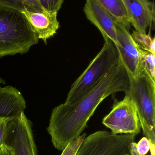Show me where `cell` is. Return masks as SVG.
Listing matches in <instances>:
<instances>
[{
    "mask_svg": "<svg viewBox=\"0 0 155 155\" xmlns=\"http://www.w3.org/2000/svg\"><path fill=\"white\" fill-rule=\"evenodd\" d=\"M12 118L0 117V148L3 143L4 138L8 122Z\"/></svg>",
    "mask_w": 155,
    "mask_h": 155,
    "instance_id": "cell-20",
    "label": "cell"
},
{
    "mask_svg": "<svg viewBox=\"0 0 155 155\" xmlns=\"http://www.w3.org/2000/svg\"><path fill=\"white\" fill-rule=\"evenodd\" d=\"M132 38L138 48L155 54V38L149 34H143L137 31H133L131 34Z\"/></svg>",
    "mask_w": 155,
    "mask_h": 155,
    "instance_id": "cell-16",
    "label": "cell"
},
{
    "mask_svg": "<svg viewBox=\"0 0 155 155\" xmlns=\"http://www.w3.org/2000/svg\"><path fill=\"white\" fill-rule=\"evenodd\" d=\"M44 10L58 13L62 7L64 0H39Z\"/></svg>",
    "mask_w": 155,
    "mask_h": 155,
    "instance_id": "cell-18",
    "label": "cell"
},
{
    "mask_svg": "<svg viewBox=\"0 0 155 155\" xmlns=\"http://www.w3.org/2000/svg\"><path fill=\"white\" fill-rule=\"evenodd\" d=\"M123 99L116 102L111 112L106 116L103 124L114 134L135 135L141 132V124L135 103L127 93Z\"/></svg>",
    "mask_w": 155,
    "mask_h": 155,
    "instance_id": "cell-6",
    "label": "cell"
},
{
    "mask_svg": "<svg viewBox=\"0 0 155 155\" xmlns=\"http://www.w3.org/2000/svg\"><path fill=\"white\" fill-rule=\"evenodd\" d=\"M126 93L134 101L143 134L155 145V81L139 71L136 78H129Z\"/></svg>",
    "mask_w": 155,
    "mask_h": 155,
    "instance_id": "cell-4",
    "label": "cell"
},
{
    "mask_svg": "<svg viewBox=\"0 0 155 155\" xmlns=\"http://www.w3.org/2000/svg\"><path fill=\"white\" fill-rule=\"evenodd\" d=\"M0 155H12L11 149L4 143L0 148Z\"/></svg>",
    "mask_w": 155,
    "mask_h": 155,
    "instance_id": "cell-21",
    "label": "cell"
},
{
    "mask_svg": "<svg viewBox=\"0 0 155 155\" xmlns=\"http://www.w3.org/2000/svg\"><path fill=\"white\" fill-rule=\"evenodd\" d=\"M128 19L135 31L147 34V28L155 21V7L150 0H122Z\"/></svg>",
    "mask_w": 155,
    "mask_h": 155,
    "instance_id": "cell-10",
    "label": "cell"
},
{
    "mask_svg": "<svg viewBox=\"0 0 155 155\" xmlns=\"http://www.w3.org/2000/svg\"><path fill=\"white\" fill-rule=\"evenodd\" d=\"M130 153L131 155H141L137 149V143L134 142L131 143L130 145Z\"/></svg>",
    "mask_w": 155,
    "mask_h": 155,
    "instance_id": "cell-22",
    "label": "cell"
},
{
    "mask_svg": "<svg viewBox=\"0 0 155 155\" xmlns=\"http://www.w3.org/2000/svg\"><path fill=\"white\" fill-rule=\"evenodd\" d=\"M151 143L145 137H143L137 143V149L141 155H146L149 152Z\"/></svg>",
    "mask_w": 155,
    "mask_h": 155,
    "instance_id": "cell-19",
    "label": "cell"
},
{
    "mask_svg": "<svg viewBox=\"0 0 155 155\" xmlns=\"http://www.w3.org/2000/svg\"><path fill=\"white\" fill-rule=\"evenodd\" d=\"M131 155L130 154H127V155Z\"/></svg>",
    "mask_w": 155,
    "mask_h": 155,
    "instance_id": "cell-23",
    "label": "cell"
},
{
    "mask_svg": "<svg viewBox=\"0 0 155 155\" xmlns=\"http://www.w3.org/2000/svg\"><path fill=\"white\" fill-rule=\"evenodd\" d=\"M32 127L24 112L8 122L3 143L11 149L12 155H37Z\"/></svg>",
    "mask_w": 155,
    "mask_h": 155,
    "instance_id": "cell-7",
    "label": "cell"
},
{
    "mask_svg": "<svg viewBox=\"0 0 155 155\" xmlns=\"http://www.w3.org/2000/svg\"><path fill=\"white\" fill-rule=\"evenodd\" d=\"M104 40L101 51L72 85L65 104L72 103L84 94L118 64L119 55L115 45L108 38Z\"/></svg>",
    "mask_w": 155,
    "mask_h": 155,
    "instance_id": "cell-3",
    "label": "cell"
},
{
    "mask_svg": "<svg viewBox=\"0 0 155 155\" xmlns=\"http://www.w3.org/2000/svg\"><path fill=\"white\" fill-rule=\"evenodd\" d=\"M0 6L21 13L25 11L41 12L44 10L39 0H0Z\"/></svg>",
    "mask_w": 155,
    "mask_h": 155,
    "instance_id": "cell-14",
    "label": "cell"
},
{
    "mask_svg": "<svg viewBox=\"0 0 155 155\" xmlns=\"http://www.w3.org/2000/svg\"><path fill=\"white\" fill-rule=\"evenodd\" d=\"M84 12L87 19L100 31L104 39L108 38L118 44L116 21L97 0H86Z\"/></svg>",
    "mask_w": 155,
    "mask_h": 155,
    "instance_id": "cell-9",
    "label": "cell"
},
{
    "mask_svg": "<svg viewBox=\"0 0 155 155\" xmlns=\"http://www.w3.org/2000/svg\"><path fill=\"white\" fill-rule=\"evenodd\" d=\"M24 15L38 39L46 43L47 40L56 34L60 27L57 12L44 10L41 12L25 11Z\"/></svg>",
    "mask_w": 155,
    "mask_h": 155,
    "instance_id": "cell-11",
    "label": "cell"
},
{
    "mask_svg": "<svg viewBox=\"0 0 155 155\" xmlns=\"http://www.w3.org/2000/svg\"><path fill=\"white\" fill-rule=\"evenodd\" d=\"M116 28L118 44L115 45L119 60L124 66L128 78L134 79L139 75V48L125 26L116 21Z\"/></svg>",
    "mask_w": 155,
    "mask_h": 155,
    "instance_id": "cell-8",
    "label": "cell"
},
{
    "mask_svg": "<svg viewBox=\"0 0 155 155\" xmlns=\"http://www.w3.org/2000/svg\"><path fill=\"white\" fill-rule=\"evenodd\" d=\"M135 135L114 134L98 131L85 137L75 155H126L130 154L131 143Z\"/></svg>",
    "mask_w": 155,
    "mask_h": 155,
    "instance_id": "cell-5",
    "label": "cell"
},
{
    "mask_svg": "<svg viewBox=\"0 0 155 155\" xmlns=\"http://www.w3.org/2000/svg\"><path fill=\"white\" fill-rule=\"evenodd\" d=\"M38 39L22 13L0 6V58L23 54Z\"/></svg>",
    "mask_w": 155,
    "mask_h": 155,
    "instance_id": "cell-2",
    "label": "cell"
},
{
    "mask_svg": "<svg viewBox=\"0 0 155 155\" xmlns=\"http://www.w3.org/2000/svg\"><path fill=\"white\" fill-rule=\"evenodd\" d=\"M114 20L129 31L131 29L124 5L122 0H97Z\"/></svg>",
    "mask_w": 155,
    "mask_h": 155,
    "instance_id": "cell-13",
    "label": "cell"
},
{
    "mask_svg": "<svg viewBox=\"0 0 155 155\" xmlns=\"http://www.w3.org/2000/svg\"><path fill=\"white\" fill-rule=\"evenodd\" d=\"M25 108L26 102L19 90L11 86L0 87V117L13 118Z\"/></svg>",
    "mask_w": 155,
    "mask_h": 155,
    "instance_id": "cell-12",
    "label": "cell"
},
{
    "mask_svg": "<svg viewBox=\"0 0 155 155\" xmlns=\"http://www.w3.org/2000/svg\"><path fill=\"white\" fill-rule=\"evenodd\" d=\"M140 53L139 71L144 72L155 81V54L139 48Z\"/></svg>",
    "mask_w": 155,
    "mask_h": 155,
    "instance_id": "cell-15",
    "label": "cell"
},
{
    "mask_svg": "<svg viewBox=\"0 0 155 155\" xmlns=\"http://www.w3.org/2000/svg\"><path fill=\"white\" fill-rule=\"evenodd\" d=\"M86 134H83L75 140L68 144L62 151L61 155H75L81 144L86 137Z\"/></svg>",
    "mask_w": 155,
    "mask_h": 155,
    "instance_id": "cell-17",
    "label": "cell"
},
{
    "mask_svg": "<svg viewBox=\"0 0 155 155\" xmlns=\"http://www.w3.org/2000/svg\"><path fill=\"white\" fill-rule=\"evenodd\" d=\"M129 85L127 72L119 59L118 64L84 94L72 103L55 107L47 129L53 146L62 151L82 135L102 101L116 93H126Z\"/></svg>",
    "mask_w": 155,
    "mask_h": 155,
    "instance_id": "cell-1",
    "label": "cell"
}]
</instances>
